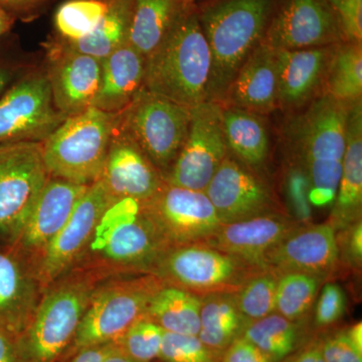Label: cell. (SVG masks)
Wrapping results in <instances>:
<instances>
[{
    "label": "cell",
    "mask_w": 362,
    "mask_h": 362,
    "mask_svg": "<svg viewBox=\"0 0 362 362\" xmlns=\"http://www.w3.org/2000/svg\"><path fill=\"white\" fill-rule=\"evenodd\" d=\"M168 249L143 216L139 202L115 199L71 270L84 272L100 283L150 274Z\"/></svg>",
    "instance_id": "1"
},
{
    "label": "cell",
    "mask_w": 362,
    "mask_h": 362,
    "mask_svg": "<svg viewBox=\"0 0 362 362\" xmlns=\"http://www.w3.org/2000/svg\"><path fill=\"white\" fill-rule=\"evenodd\" d=\"M351 105L323 93L286 128L293 160L306 173L309 201L317 206L332 204L337 197Z\"/></svg>",
    "instance_id": "2"
},
{
    "label": "cell",
    "mask_w": 362,
    "mask_h": 362,
    "mask_svg": "<svg viewBox=\"0 0 362 362\" xmlns=\"http://www.w3.org/2000/svg\"><path fill=\"white\" fill-rule=\"evenodd\" d=\"M211 59L199 16L187 9L161 45L145 58L143 89L181 106L206 101Z\"/></svg>",
    "instance_id": "3"
},
{
    "label": "cell",
    "mask_w": 362,
    "mask_h": 362,
    "mask_svg": "<svg viewBox=\"0 0 362 362\" xmlns=\"http://www.w3.org/2000/svg\"><path fill=\"white\" fill-rule=\"evenodd\" d=\"M275 0H223L199 23L211 52L206 101L221 104L238 71L263 40Z\"/></svg>",
    "instance_id": "4"
},
{
    "label": "cell",
    "mask_w": 362,
    "mask_h": 362,
    "mask_svg": "<svg viewBox=\"0 0 362 362\" xmlns=\"http://www.w3.org/2000/svg\"><path fill=\"white\" fill-rule=\"evenodd\" d=\"M99 284L84 272L71 270L45 288L32 321L16 339L23 362H66Z\"/></svg>",
    "instance_id": "5"
},
{
    "label": "cell",
    "mask_w": 362,
    "mask_h": 362,
    "mask_svg": "<svg viewBox=\"0 0 362 362\" xmlns=\"http://www.w3.org/2000/svg\"><path fill=\"white\" fill-rule=\"evenodd\" d=\"M118 120L119 114L96 107L66 117L42 143L49 175L80 185L99 180Z\"/></svg>",
    "instance_id": "6"
},
{
    "label": "cell",
    "mask_w": 362,
    "mask_h": 362,
    "mask_svg": "<svg viewBox=\"0 0 362 362\" xmlns=\"http://www.w3.org/2000/svg\"><path fill=\"white\" fill-rule=\"evenodd\" d=\"M164 286L151 274L108 279L97 286L66 361L76 352L115 343L146 313L152 297Z\"/></svg>",
    "instance_id": "7"
},
{
    "label": "cell",
    "mask_w": 362,
    "mask_h": 362,
    "mask_svg": "<svg viewBox=\"0 0 362 362\" xmlns=\"http://www.w3.org/2000/svg\"><path fill=\"white\" fill-rule=\"evenodd\" d=\"M263 270L204 244L168 247L152 269L164 285L199 295L235 294Z\"/></svg>",
    "instance_id": "8"
},
{
    "label": "cell",
    "mask_w": 362,
    "mask_h": 362,
    "mask_svg": "<svg viewBox=\"0 0 362 362\" xmlns=\"http://www.w3.org/2000/svg\"><path fill=\"white\" fill-rule=\"evenodd\" d=\"M190 109L143 89L119 113L118 128L166 175L187 137Z\"/></svg>",
    "instance_id": "9"
},
{
    "label": "cell",
    "mask_w": 362,
    "mask_h": 362,
    "mask_svg": "<svg viewBox=\"0 0 362 362\" xmlns=\"http://www.w3.org/2000/svg\"><path fill=\"white\" fill-rule=\"evenodd\" d=\"M49 178L42 143H0V244H13Z\"/></svg>",
    "instance_id": "10"
},
{
    "label": "cell",
    "mask_w": 362,
    "mask_h": 362,
    "mask_svg": "<svg viewBox=\"0 0 362 362\" xmlns=\"http://www.w3.org/2000/svg\"><path fill=\"white\" fill-rule=\"evenodd\" d=\"M140 209L168 247L206 244L223 225L206 192L166 182Z\"/></svg>",
    "instance_id": "11"
},
{
    "label": "cell",
    "mask_w": 362,
    "mask_h": 362,
    "mask_svg": "<svg viewBox=\"0 0 362 362\" xmlns=\"http://www.w3.org/2000/svg\"><path fill=\"white\" fill-rule=\"evenodd\" d=\"M228 152L223 107L202 102L190 109L187 139L163 180L175 187L204 192Z\"/></svg>",
    "instance_id": "12"
},
{
    "label": "cell",
    "mask_w": 362,
    "mask_h": 362,
    "mask_svg": "<svg viewBox=\"0 0 362 362\" xmlns=\"http://www.w3.org/2000/svg\"><path fill=\"white\" fill-rule=\"evenodd\" d=\"M54 106L45 71H33L0 97V143H42L66 120Z\"/></svg>",
    "instance_id": "13"
},
{
    "label": "cell",
    "mask_w": 362,
    "mask_h": 362,
    "mask_svg": "<svg viewBox=\"0 0 362 362\" xmlns=\"http://www.w3.org/2000/svg\"><path fill=\"white\" fill-rule=\"evenodd\" d=\"M88 187L49 176L20 233L8 245L37 277L45 252L63 230Z\"/></svg>",
    "instance_id": "14"
},
{
    "label": "cell",
    "mask_w": 362,
    "mask_h": 362,
    "mask_svg": "<svg viewBox=\"0 0 362 362\" xmlns=\"http://www.w3.org/2000/svg\"><path fill=\"white\" fill-rule=\"evenodd\" d=\"M342 40L337 11L326 0H285L262 42L274 49H304Z\"/></svg>",
    "instance_id": "15"
},
{
    "label": "cell",
    "mask_w": 362,
    "mask_h": 362,
    "mask_svg": "<svg viewBox=\"0 0 362 362\" xmlns=\"http://www.w3.org/2000/svg\"><path fill=\"white\" fill-rule=\"evenodd\" d=\"M114 201L100 178L88 187L63 230L42 258L37 270L42 290L71 270L87 247L105 211Z\"/></svg>",
    "instance_id": "16"
},
{
    "label": "cell",
    "mask_w": 362,
    "mask_h": 362,
    "mask_svg": "<svg viewBox=\"0 0 362 362\" xmlns=\"http://www.w3.org/2000/svg\"><path fill=\"white\" fill-rule=\"evenodd\" d=\"M45 74L54 106L66 117L75 116L94 104L101 84L102 59L57 42L49 47Z\"/></svg>",
    "instance_id": "17"
},
{
    "label": "cell",
    "mask_w": 362,
    "mask_h": 362,
    "mask_svg": "<svg viewBox=\"0 0 362 362\" xmlns=\"http://www.w3.org/2000/svg\"><path fill=\"white\" fill-rule=\"evenodd\" d=\"M204 192L223 225L279 213L265 183L228 156Z\"/></svg>",
    "instance_id": "18"
},
{
    "label": "cell",
    "mask_w": 362,
    "mask_h": 362,
    "mask_svg": "<svg viewBox=\"0 0 362 362\" xmlns=\"http://www.w3.org/2000/svg\"><path fill=\"white\" fill-rule=\"evenodd\" d=\"M337 230L329 225L300 226L265 257L263 270L280 276L304 273L323 279L339 261Z\"/></svg>",
    "instance_id": "19"
},
{
    "label": "cell",
    "mask_w": 362,
    "mask_h": 362,
    "mask_svg": "<svg viewBox=\"0 0 362 362\" xmlns=\"http://www.w3.org/2000/svg\"><path fill=\"white\" fill-rule=\"evenodd\" d=\"M100 180L114 199L144 202L164 185L163 177L148 157L117 124Z\"/></svg>",
    "instance_id": "20"
},
{
    "label": "cell",
    "mask_w": 362,
    "mask_h": 362,
    "mask_svg": "<svg viewBox=\"0 0 362 362\" xmlns=\"http://www.w3.org/2000/svg\"><path fill=\"white\" fill-rule=\"evenodd\" d=\"M300 226L299 221L280 211L264 214L221 225L204 245L263 270L267 255Z\"/></svg>",
    "instance_id": "21"
},
{
    "label": "cell",
    "mask_w": 362,
    "mask_h": 362,
    "mask_svg": "<svg viewBox=\"0 0 362 362\" xmlns=\"http://www.w3.org/2000/svg\"><path fill=\"white\" fill-rule=\"evenodd\" d=\"M35 272L13 247L0 244V328L18 339L42 296Z\"/></svg>",
    "instance_id": "22"
},
{
    "label": "cell",
    "mask_w": 362,
    "mask_h": 362,
    "mask_svg": "<svg viewBox=\"0 0 362 362\" xmlns=\"http://www.w3.org/2000/svg\"><path fill=\"white\" fill-rule=\"evenodd\" d=\"M335 45L276 49L278 104L300 108L313 101L324 86Z\"/></svg>",
    "instance_id": "23"
},
{
    "label": "cell",
    "mask_w": 362,
    "mask_h": 362,
    "mask_svg": "<svg viewBox=\"0 0 362 362\" xmlns=\"http://www.w3.org/2000/svg\"><path fill=\"white\" fill-rule=\"evenodd\" d=\"M228 107L252 113H271L278 106L276 49L259 42L233 78L226 92Z\"/></svg>",
    "instance_id": "24"
},
{
    "label": "cell",
    "mask_w": 362,
    "mask_h": 362,
    "mask_svg": "<svg viewBox=\"0 0 362 362\" xmlns=\"http://www.w3.org/2000/svg\"><path fill=\"white\" fill-rule=\"evenodd\" d=\"M328 223L335 230L361 221L362 211V105H351L347 122L346 147L342 173Z\"/></svg>",
    "instance_id": "25"
},
{
    "label": "cell",
    "mask_w": 362,
    "mask_h": 362,
    "mask_svg": "<svg viewBox=\"0 0 362 362\" xmlns=\"http://www.w3.org/2000/svg\"><path fill=\"white\" fill-rule=\"evenodd\" d=\"M145 58L127 42L102 59V78L93 107L119 114L143 90Z\"/></svg>",
    "instance_id": "26"
},
{
    "label": "cell",
    "mask_w": 362,
    "mask_h": 362,
    "mask_svg": "<svg viewBox=\"0 0 362 362\" xmlns=\"http://www.w3.org/2000/svg\"><path fill=\"white\" fill-rule=\"evenodd\" d=\"M189 0H133L128 42L147 58L189 8Z\"/></svg>",
    "instance_id": "27"
},
{
    "label": "cell",
    "mask_w": 362,
    "mask_h": 362,
    "mask_svg": "<svg viewBox=\"0 0 362 362\" xmlns=\"http://www.w3.org/2000/svg\"><path fill=\"white\" fill-rule=\"evenodd\" d=\"M202 297L175 286L164 285L152 297L145 315L165 332L199 335Z\"/></svg>",
    "instance_id": "28"
},
{
    "label": "cell",
    "mask_w": 362,
    "mask_h": 362,
    "mask_svg": "<svg viewBox=\"0 0 362 362\" xmlns=\"http://www.w3.org/2000/svg\"><path fill=\"white\" fill-rule=\"evenodd\" d=\"M223 128L228 149L245 165L254 168L265 163L269 135L261 116L228 106L223 108Z\"/></svg>",
    "instance_id": "29"
},
{
    "label": "cell",
    "mask_w": 362,
    "mask_h": 362,
    "mask_svg": "<svg viewBox=\"0 0 362 362\" xmlns=\"http://www.w3.org/2000/svg\"><path fill=\"white\" fill-rule=\"evenodd\" d=\"M240 314L233 294H211L202 297V342L216 354H221L242 335L247 323Z\"/></svg>",
    "instance_id": "30"
},
{
    "label": "cell",
    "mask_w": 362,
    "mask_h": 362,
    "mask_svg": "<svg viewBox=\"0 0 362 362\" xmlns=\"http://www.w3.org/2000/svg\"><path fill=\"white\" fill-rule=\"evenodd\" d=\"M133 0H107V11L96 28L77 42L59 40L68 49L104 59L127 44Z\"/></svg>",
    "instance_id": "31"
},
{
    "label": "cell",
    "mask_w": 362,
    "mask_h": 362,
    "mask_svg": "<svg viewBox=\"0 0 362 362\" xmlns=\"http://www.w3.org/2000/svg\"><path fill=\"white\" fill-rule=\"evenodd\" d=\"M324 92L345 103L354 104L362 96V49L358 42H339L331 57Z\"/></svg>",
    "instance_id": "32"
},
{
    "label": "cell",
    "mask_w": 362,
    "mask_h": 362,
    "mask_svg": "<svg viewBox=\"0 0 362 362\" xmlns=\"http://www.w3.org/2000/svg\"><path fill=\"white\" fill-rule=\"evenodd\" d=\"M240 337L258 347L272 362H281L296 349L299 329L295 321L274 312L247 323Z\"/></svg>",
    "instance_id": "33"
},
{
    "label": "cell",
    "mask_w": 362,
    "mask_h": 362,
    "mask_svg": "<svg viewBox=\"0 0 362 362\" xmlns=\"http://www.w3.org/2000/svg\"><path fill=\"white\" fill-rule=\"evenodd\" d=\"M322 279L304 273L278 276L275 312L289 320L302 318L310 309Z\"/></svg>",
    "instance_id": "34"
},
{
    "label": "cell",
    "mask_w": 362,
    "mask_h": 362,
    "mask_svg": "<svg viewBox=\"0 0 362 362\" xmlns=\"http://www.w3.org/2000/svg\"><path fill=\"white\" fill-rule=\"evenodd\" d=\"M107 11L103 0H68L54 14V26L62 40L77 42L96 28Z\"/></svg>",
    "instance_id": "35"
},
{
    "label": "cell",
    "mask_w": 362,
    "mask_h": 362,
    "mask_svg": "<svg viewBox=\"0 0 362 362\" xmlns=\"http://www.w3.org/2000/svg\"><path fill=\"white\" fill-rule=\"evenodd\" d=\"M278 276L264 272L233 294L238 309L247 321L258 320L275 312Z\"/></svg>",
    "instance_id": "36"
},
{
    "label": "cell",
    "mask_w": 362,
    "mask_h": 362,
    "mask_svg": "<svg viewBox=\"0 0 362 362\" xmlns=\"http://www.w3.org/2000/svg\"><path fill=\"white\" fill-rule=\"evenodd\" d=\"M164 330L146 315L138 319L114 344L135 362H152L160 354Z\"/></svg>",
    "instance_id": "37"
},
{
    "label": "cell",
    "mask_w": 362,
    "mask_h": 362,
    "mask_svg": "<svg viewBox=\"0 0 362 362\" xmlns=\"http://www.w3.org/2000/svg\"><path fill=\"white\" fill-rule=\"evenodd\" d=\"M218 356L206 346L197 335L164 331L158 359L162 362H218Z\"/></svg>",
    "instance_id": "38"
},
{
    "label": "cell",
    "mask_w": 362,
    "mask_h": 362,
    "mask_svg": "<svg viewBox=\"0 0 362 362\" xmlns=\"http://www.w3.org/2000/svg\"><path fill=\"white\" fill-rule=\"evenodd\" d=\"M345 309V297L340 286L328 283L324 286L315 309V324L327 327L341 318Z\"/></svg>",
    "instance_id": "39"
},
{
    "label": "cell",
    "mask_w": 362,
    "mask_h": 362,
    "mask_svg": "<svg viewBox=\"0 0 362 362\" xmlns=\"http://www.w3.org/2000/svg\"><path fill=\"white\" fill-rule=\"evenodd\" d=\"M286 194L290 204L300 216L309 214L310 183L301 166L293 162L285 177Z\"/></svg>",
    "instance_id": "40"
},
{
    "label": "cell",
    "mask_w": 362,
    "mask_h": 362,
    "mask_svg": "<svg viewBox=\"0 0 362 362\" xmlns=\"http://www.w3.org/2000/svg\"><path fill=\"white\" fill-rule=\"evenodd\" d=\"M325 362H362V352L354 346L345 331L318 342Z\"/></svg>",
    "instance_id": "41"
},
{
    "label": "cell",
    "mask_w": 362,
    "mask_h": 362,
    "mask_svg": "<svg viewBox=\"0 0 362 362\" xmlns=\"http://www.w3.org/2000/svg\"><path fill=\"white\" fill-rule=\"evenodd\" d=\"M337 13L344 42L361 44L362 0H341Z\"/></svg>",
    "instance_id": "42"
},
{
    "label": "cell",
    "mask_w": 362,
    "mask_h": 362,
    "mask_svg": "<svg viewBox=\"0 0 362 362\" xmlns=\"http://www.w3.org/2000/svg\"><path fill=\"white\" fill-rule=\"evenodd\" d=\"M221 362H272L246 338L240 337L223 352Z\"/></svg>",
    "instance_id": "43"
},
{
    "label": "cell",
    "mask_w": 362,
    "mask_h": 362,
    "mask_svg": "<svg viewBox=\"0 0 362 362\" xmlns=\"http://www.w3.org/2000/svg\"><path fill=\"white\" fill-rule=\"evenodd\" d=\"M343 254L351 264L361 267L362 259V223L357 221L354 225L343 228Z\"/></svg>",
    "instance_id": "44"
},
{
    "label": "cell",
    "mask_w": 362,
    "mask_h": 362,
    "mask_svg": "<svg viewBox=\"0 0 362 362\" xmlns=\"http://www.w3.org/2000/svg\"><path fill=\"white\" fill-rule=\"evenodd\" d=\"M0 362H23L16 338L0 328Z\"/></svg>",
    "instance_id": "45"
},
{
    "label": "cell",
    "mask_w": 362,
    "mask_h": 362,
    "mask_svg": "<svg viewBox=\"0 0 362 362\" xmlns=\"http://www.w3.org/2000/svg\"><path fill=\"white\" fill-rule=\"evenodd\" d=\"M112 346H113V343L87 347V349L76 352L66 362H103Z\"/></svg>",
    "instance_id": "46"
},
{
    "label": "cell",
    "mask_w": 362,
    "mask_h": 362,
    "mask_svg": "<svg viewBox=\"0 0 362 362\" xmlns=\"http://www.w3.org/2000/svg\"><path fill=\"white\" fill-rule=\"evenodd\" d=\"M281 362H325L324 361L322 354H321L319 343L306 347L294 356H288L284 361Z\"/></svg>",
    "instance_id": "47"
},
{
    "label": "cell",
    "mask_w": 362,
    "mask_h": 362,
    "mask_svg": "<svg viewBox=\"0 0 362 362\" xmlns=\"http://www.w3.org/2000/svg\"><path fill=\"white\" fill-rule=\"evenodd\" d=\"M345 333L354 346L362 352V323L354 324L349 330H345Z\"/></svg>",
    "instance_id": "48"
},
{
    "label": "cell",
    "mask_w": 362,
    "mask_h": 362,
    "mask_svg": "<svg viewBox=\"0 0 362 362\" xmlns=\"http://www.w3.org/2000/svg\"><path fill=\"white\" fill-rule=\"evenodd\" d=\"M42 0H0V6L4 8L26 9L28 7L35 6Z\"/></svg>",
    "instance_id": "49"
},
{
    "label": "cell",
    "mask_w": 362,
    "mask_h": 362,
    "mask_svg": "<svg viewBox=\"0 0 362 362\" xmlns=\"http://www.w3.org/2000/svg\"><path fill=\"white\" fill-rule=\"evenodd\" d=\"M13 78V71L9 66L0 64V96L7 90Z\"/></svg>",
    "instance_id": "50"
},
{
    "label": "cell",
    "mask_w": 362,
    "mask_h": 362,
    "mask_svg": "<svg viewBox=\"0 0 362 362\" xmlns=\"http://www.w3.org/2000/svg\"><path fill=\"white\" fill-rule=\"evenodd\" d=\"M103 362H135L126 356L125 354L117 347L113 343V346L111 347L110 351L108 352L106 357H105Z\"/></svg>",
    "instance_id": "51"
},
{
    "label": "cell",
    "mask_w": 362,
    "mask_h": 362,
    "mask_svg": "<svg viewBox=\"0 0 362 362\" xmlns=\"http://www.w3.org/2000/svg\"><path fill=\"white\" fill-rule=\"evenodd\" d=\"M11 23H13V20H11V16L4 7L0 6V35H4L11 28Z\"/></svg>",
    "instance_id": "52"
},
{
    "label": "cell",
    "mask_w": 362,
    "mask_h": 362,
    "mask_svg": "<svg viewBox=\"0 0 362 362\" xmlns=\"http://www.w3.org/2000/svg\"><path fill=\"white\" fill-rule=\"evenodd\" d=\"M326 1H327L328 4H329L330 6L335 9V11H337V9L338 8V6H339L341 0H326Z\"/></svg>",
    "instance_id": "53"
},
{
    "label": "cell",
    "mask_w": 362,
    "mask_h": 362,
    "mask_svg": "<svg viewBox=\"0 0 362 362\" xmlns=\"http://www.w3.org/2000/svg\"><path fill=\"white\" fill-rule=\"evenodd\" d=\"M189 1H192V0H189Z\"/></svg>",
    "instance_id": "54"
}]
</instances>
